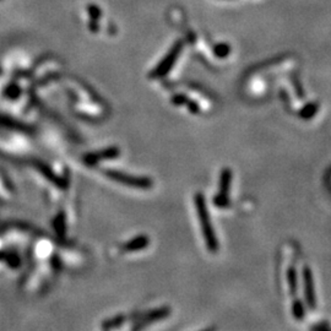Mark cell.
Wrapping results in <instances>:
<instances>
[{
    "mask_svg": "<svg viewBox=\"0 0 331 331\" xmlns=\"http://www.w3.org/2000/svg\"><path fill=\"white\" fill-rule=\"evenodd\" d=\"M195 205H196V212H198L199 220H200L201 229H203L204 238H205L206 245L210 252L215 253L218 249L217 238H216L215 230H213L212 225H211L210 216H208L207 207H206V203L204 196L200 193L196 194L195 196Z\"/></svg>",
    "mask_w": 331,
    "mask_h": 331,
    "instance_id": "obj_1",
    "label": "cell"
},
{
    "mask_svg": "<svg viewBox=\"0 0 331 331\" xmlns=\"http://www.w3.org/2000/svg\"><path fill=\"white\" fill-rule=\"evenodd\" d=\"M230 179H232V173H230L229 169H225L222 172V176H221V185H220V194H218L217 198L215 199V204L221 207H225L227 205V193L228 189H229Z\"/></svg>",
    "mask_w": 331,
    "mask_h": 331,
    "instance_id": "obj_2",
    "label": "cell"
},
{
    "mask_svg": "<svg viewBox=\"0 0 331 331\" xmlns=\"http://www.w3.org/2000/svg\"><path fill=\"white\" fill-rule=\"evenodd\" d=\"M304 294H306V303L310 308L315 306V294H314V283L311 271L309 267L304 269Z\"/></svg>",
    "mask_w": 331,
    "mask_h": 331,
    "instance_id": "obj_3",
    "label": "cell"
},
{
    "mask_svg": "<svg viewBox=\"0 0 331 331\" xmlns=\"http://www.w3.org/2000/svg\"><path fill=\"white\" fill-rule=\"evenodd\" d=\"M288 283L289 287H291V292L292 294L296 293L297 289V283H296V272H294V269H289L288 270Z\"/></svg>",
    "mask_w": 331,
    "mask_h": 331,
    "instance_id": "obj_4",
    "label": "cell"
},
{
    "mask_svg": "<svg viewBox=\"0 0 331 331\" xmlns=\"http://www.w3.org/2000/svg\"><path fill=\"white\" fill-rule=\"evenodd\" d=\"M293 314L294 316H296L297 319H302L304 315V311H303V306H302L301 302L296 301L293 304Z\"/></svg>",
    "mask_w": 331,
    "mask_h": 331,
    "instance_id": "obj_5",
    "label": "cell"
},
{
    "mask_svg": "<svg viewBox=\"0 0 331 331\" xmlns=\"http://www.w3.org/2000/svg\"><path fill=\"white\" fill-rule=\"evenodd\" d=\"M315 110H316L315 105H309V107H306V109H303V112H302V117H304V118L311 117V115L315 113Z\"/></svg>",
    "mask_w": 331,
    "mask_h": 331,
    "instance_id": "obj_6",
    "label": "cell"
}]
</instances>
